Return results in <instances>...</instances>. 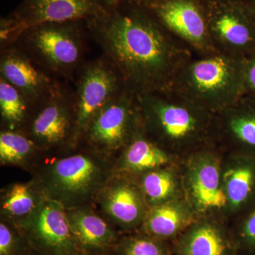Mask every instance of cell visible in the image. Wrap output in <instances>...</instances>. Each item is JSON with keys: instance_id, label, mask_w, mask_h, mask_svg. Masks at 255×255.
<instances>
[{"instance_id": "9a60e30c", "label": "cell", "mask_w": 255, "mask_h": 255, "mask_svg": "<svg viewBox=\"0 0 255 255\" xmlns=\"http://www.w3.org/2000/svg\"><path fill=\"white\" fill-rule=\"evenodd\" d=\"M228 221L198 218L176 239L177 255H235L237 248Z\"/></svg>"}, {"instance_id": "7c38bea8", "label": "cell", "mask_w": 255, "mask_h": 255, "mask_svg": "<svg viewBox=\"0 0 255 255\" xmlns=\"http://www.w3.org/2000/svg\"><path fill=\"white\" fill-rule=\"evenodd\" d=\"M206 4L210 34L218 51L246 57L255 49V17L244 3Z\"/></svg>"}, {"instance_id": "f1b7e54d", "label": "cell", "mask_w": 255, "mask_h": 255, "mask_svg": "<svg viewBox=\"0 0 255 255\" xmlns=\"http://www.w3.org/2000/svg\"><path fill=\"white\" fill-rule=\"evenodd\" d=\"M246 95L255 97V49L245 58Z\"/></svg>"}, {"instance_id": "5b68a950", "label": "cell", "mask_w": 255, "mask_h": 255, "mask_svg": "<svg viewBox=\"0 0 255 255\" xmlns=\"http://www.w3.org/2000/svg\"><path fill=\"white\" fill-rule=\"evenodd\" d=\"M105 164L87 154L58 159L48 167L45 187L48 198L75 208L102 191L107 180Z\"/></svg>"}, {"instance_id": "e0dca14e", "label": "cell", "mask_w": 255, "mask_h": 255, "mask_svg": "<svg viewBox=\"0 0 255 255\" xmlns=\"http://www.w3.org/2000/svg\"><path fill=\"white\" fill-rule=\"evenodd\" d=\"M68 96L58 87L41 101V108L31 124V133L36 141L46 145L60 143L73 133L75 116Z\"/></svg>"}, {"instance_id": "d4e9b609", "label": "cell", "mask_w": 255, "mask_h": 255, "mask_svg": "<svg viewBox=\"0 0 255 255\" xmlns=\"http://www.w3.org/2000/svg\"><path fill=\"white\" fill-rule=\"evenodd\" d=\"M114 249L118 255H170L167 242L140 232L120 238Z\"/></svg>"}, {"instance_id": "30bf717a", "label": "cell", "mask_w": 255, "mask_h": 255, "mask_svg": "<svg viewBox=\"0 0 255 255\" xmlns=\"http://www.w3.org/2000/svg\"><path fill=\"white\" fill-rule=\"evenodd\" d=\"M141 127L137 96L125 89L96 114L84 135L97 148L115 152L123 150Z\"/></svg>"}, {"instance_id": "ac0fdd59", "label": "cell", "mask_w": 255, "mask_h": 255, "mask_svg": "<svg viewBox=\"0 0 255 255\" xmlns=\"http://www.w3.org/2000/svg\"><path fill=\"white\" fill-rule=\"evenodd\" d=\"M0 71L1 78L17 89L30 104L40 103L56 87L33 65L27 55L14 48L3 53Z\"/></svg>"}, {"instance_id": "5bb4252c", "label": "cell", "mask_w": 255, "mask_h": 255, "mask_svg": "<svg viewBox=\"0 0 255 255\" xmlns=\"http://www.w3.org/2000/svg\"><path fill=\"white\" fill-rule=\"evenodd\" d=\"M101 195L105 212L124 231H138L150 207L136 179L130 176L106 184Z\"/></svg>"}, {"instance_id": "ba28073f", "label": "cell", "mask_w": 255, "mask_h": 255, "mask_svg": "<svg viewBox=\"0 0 255 255\" xmlns=\"http://www.w3.org/2000/svg\"><path fill=\"white\" fill-rule=\"evenodd\" d=\"M18 228L30 248L41 255H80L85 250L69 223L65 206L54 199H43Z\"/></svg>"}, {"instance_id": "4dcf8cb0", "label": "cell", "mask_w": 255, "mask_h": 255, "mask_svg": "<svg viewBox=\"0 0 255 255\" xmlns=\"http://www.w3.org/2000/svg\"><path fill=\"white\" fill-rule=\"evenodd\" d=\"M98 1L104 7L110 8L125 1V0H98Z\"/></svg>"}, {"instance_id": "2e32d148", "label": "cell", "mask_w": 255, "mask_h": 255, "mask_svg": "<svg viewBox=\"0 0 255 255\" xmlns=\"http://www.w3.org/2000/svg\"><path fill=\"white\" fill-rule=\"evenodd\" d=\"M223 182L230 222L255 204V158L224 152Z\"/></svg>"}, {"instance_id": "d6986e66", "label": "cell", "mask_w": 255, "mask_h": 255, "mask_svg": "<svg viewBox=\"0 0 255 255\" xmlns=\"http://www.w3.org/2000/svg\"><path fill=\"white\" fill-rule=\"evenodd\" d=\"M197 219L185 198H182L150 208L138 232L161 241H173Z\"/></svg>"}, {"instance_id": "ffe728a7", "label": "cell", "mask_w": 255, "mask_h": 255, "mask_svg": "<svg viewBox=\"0 0 255 255\" xmlns=\"http://www.w3.org/2000/svg\"><path fill=\"white\" fill-rule=\"evenodd\" d=\"M180 162V159L151 139L141 127L122 150L119 167L125 175L137 177L154 169Z\"/></svg>"}, {"instance_id": "3957f363", "label": "cell", "mask_w": 255, "mask_h": 255, "mask_svg": "<svg viewBox=\"0 0 255 255\" xmlns=\"http://www.w3.org/2000/svg\"><path fill=\"white\" fill-rule=\"evenodd\" d=\"M245 58L221 52L194 55L179 70L170 90L219 113L246 95Z\"/></svg>"}, {"instance_id": "8fae6325", "label": "cell", "mask_w": 255, "mask_h": 255, "mask_svg": "<svg viewBox=\"0 0 255 255\" xmlns=\"http://www.w3.org/2000/svg\"><path fill=\"white\" fill-rule=\"evenodd\" d=\"M125 89L118 71L110 61L98 60L85 67L74 105L73 141L84 135L96 114Z\"/></svg>"}, {"instance_id": "7a4b0ae2", "label": "cell", "mask_w": 255, "mask_h": 255, "mask_svg": "<svg viewBox=\"0 0 255 255\" xmlns=\"http://www.w3.org/2000/svg\"><path fill=\"white\" fill-rule=\"evenodd\" d=\"M137 97L142 130L178 159L218 146L216 114L172 90Z\"/></svg>"}, {"instance_id": "44dd1931", "label": "cell", "mask_w": 255, "mask_h": 255, "mask_svg": "<svg viewBox=\"0 0 255 255\" xmlns=\"http://www.w3.org/2000/svg\"><path fill=\"white\" fill-rule=\"evenodd\" d=\"M135 178L150 208L184 198L180 162Z\"/></svg>"}, {"instance_id": "836d02e7", "label": "cell", "mask_w": 255, "mask_h": 255, "mask_svg": "<svg viewBox=\"0 0 255 255\" xmlns=\"http://www.w3.org/2000/svg\"><path fill=\"white\" fill-rule=\"evenodd\" d=\"M28 255H41L37 253L36 252L33 251V250L31 249V252H30L29 254Z\"/></svg>"}, {"instance_id": "d6a6232c", "label": "cell", "mask_w": 255, "mask_h": 255, "mask_svg": "<svg viewBox=\"0 0 255 255\" xmlns=\"http://www.w3.org/2000/svg\"><path fill=\"white\" fill-rule=\"evenodd\" d=\"M208 2H231V3H244L246 0H204Z\"/></svg>"}, {"instance_id": "603a6c76", "label": "cell", "mask_w": 255, "mask_h": 255, "mask_svg": "<svg viewBox=\"0 0 255 255\" xmlns=\"http://www.w3.org/2000/svg\"><path fill=\"white\" fill-rule=\"evenodd\" d=\"M0 112L1 118L9 127L23 123L28 112L29 102L17 89L0 78Z\"/></svg>"}, {"instance_id": "484cf974", "label": "cell", "mask_w": 255, "mask_h": 255, "mask_svg": "<svg viewBox=\"0 0 255 255\" xmlns=\"http://www.w3.org/2000/svg\"><path fill=\"white\" fill-rule=\"evenodd\" d=\"M33 143L22 134L3 131L0 134V159L4 163L16 164L27 158Z\"/></svg>"}, {"instance_id": "1f68e13d", "label": "cell", "mask_w": 255, "mask_h": 255, "mask_svg": "<svg viewBox=\"0 0 255 255\" xmlns=\"http://www.w3.org/2000/svg\"><path fill=\"white\" fill-rule=\"evenodd\" d=\"M245 4L255 17V0H246Z\"/></svg>"}, {"instance_id": "f546056e", "label": "cell", "mask_w": 255, "mask_h": 255, "mask_svg": "<svg viewBox=\"0 0 255 255\" xmlns=\"http://www.w3.org/2000/svg\"><path fill=\"white\" fill-rule=\"evenodd\" d=\"M109 249H110V248H107V249L85 250L80 255H109L107 253V251Z\"/></svg>"}, {"instance_id": "8992f818", "label": "cell", "mask_w": 255, "mask_h": 255, "mask_svg": "<svg viewBox=\"0 0 255 255\" xmlns=\"http://www.w3.org/2000/svg\"><path fill=\"white\" fill-rule=\"evenodd\" d=\"M147 11L169 33L196 55L216 53L210 34L204 0H141Z\"/></svg>"}, {"instance_id": "cb8c5ba5", "label": "cell", "mask_w": 255, "mask_h": 255, "mask_svg": "<svg viewBox=\"0 0 255 255\" xmlns=\"http://www.w3.org/2000/svg\"><path fill=\"white\" fill-rule=\"evenodd\" d=\"M40 202L41 201L36 200L31 185L16 184L10 188L5 196L2 204L3 211L5 214L23 220L36 210Z\"/></svg>"}, {"instance_id": "7402d4cb", "label": "cell", "mask_w": 255, "mask_h": 255, "mask_svg": "<svg viewBox=\"0 0 255 255\" xmlns=\"http://www.w3.org/2000/svg\"><path fill=\"white\" fill-rule=\"evenodd\" d=\"M69 223L84 250L114 248L119 243L118 234L102 219L87 210L66 211Z\"/></svg>"}, {"instance_id": "4316f807", "label": "cell", "mask_w": 255, "mask_h": 255, "mask_svg": "<svg viewBox=\"0 0 255 255\" xmlns=\"http://www.w3.org/2000/svg\"><path fill=\"white\" fill-rule=\"evenodd\" d=\"M233 221L232 234L237 251L255 255V204Z\"/></svg>"}, {"instance_id": "83f0119b", "label": "cell", "mask_w": 255, "mask_h": 255, "mask_svg": "<svg viewBox=\"0 0 255 255\" xmlns=\"http://www.w3.org/2000/svg\"><path fill=\"white\" fill-rule=\"evenodd\" d=\"M31 251L27 241L18 229L0 223V255H28Z\"/></svg>"}, {"instance_id": "9c48e42d", "label": "cell", "mask_w": 255, "mask_h": 255, "mask_svg": "<svg viewBox=\"0 0 255 255\" xmlns=\"http://www.w3.org/2000/svg\"><path fill=\"white\" fill-rule=\"evenodd\" d=\"M80 22L43 23L28 28L19 38L24 39L31 54L48 70L70 73L82 58Z\"/></svg>"}, {"instance_id": "4fadbf2b", "label": "cell", "mask_w": 255, "mask_h": 255, "mask_svg": "<svg viewBox=\"0 0 255 255\" xmlns=\"http://www.w3.org/2000/svg\"><path fill=\"white\" fill-rule=\"evenodd\" d=\"M217 145L224 152L255 158V97L245 95L216 114Z\"/></svg>"}, {"instance_id": "277c9868", "label": "cell", "mask_w": 255, "mask_h": 255, "mask_svg": "<svg viewBox=\"0 0 255 255\" xmlns=\"http://www.w3.org/2000/svg\"><path fill=\"white\" fill-rule=\"evenodd\" d=\"M224 152L219 147L193 152L180 162L184 198L197 218L228 219V201L223 182Z\"/></svg>"}, {"instance_id": "52a82bcc", "label": "cell", "mask_w": 255, "mask_h": 255, "mask_svg": "<svg viewBox=\"0 0 255 255\" xmlns=\"http://www.w3.org/2000/svg\"><path fill=\"white\" fill-rule=\"evenodd\" d=\"M105 9L98 0H23L1 20V41H14L28 28L43 23L87 21Z\"/></svg>"}, {"instance_id": "6da1fadb", "label": "cell", "mask_w": 255, "mask_h": 255, "mask_svg": "<svg viewBox=\"0 0 255 255\" xmlns=\"http://www.w3.org/2000/svg\"><path fill=\"white\" fill-rule=\"evenodd\" d=\"M87 29L137 97L170 90L179 70L196 55L169 33L141 0H125L85 21Z\"/></svg>"}]
</instances>
